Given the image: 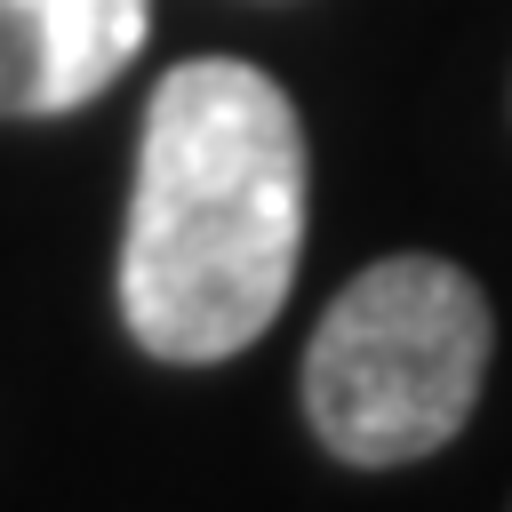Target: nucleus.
Masks as SVG:
<instances>
[{"label": "nucleus", "mask_w": 512, "mask_h": 512, "mask_svg": "<svg viewBox=\"0 0 512 512\" xmlns=\"http://www.w3.org/2000/svg\"><path fill=\"white\" fill-rule=\"evenodd\" d=\"M304 256V120L288 88L240 56L176 64L136 136L120 320L152 360L248 352Z\"/></svg>", "instance_id": "1"}, {"label": "nucleus", "mask_w": 512, "mask_h": 512, "mask_svg": "<svg viewBox=\"0 0 512 512\" xmlns=\"http://www.w3.org/2000/svg\"><path fill=\"white\" fill-rule=\"evenodd\" d=\"M488 296L448 256H384L336 288L304 344V416L344 464H416L448 448L488 384Z\"/></svg>", "instance_id": "2"}, {"label": "nucleus", "mask_w": 512, "mask_h": 512, "mask_svg": "<svg viewBox=\"0 0 512 512\" xmlns=\"http://www.w3.org/2000/svg\"><path fill=\"white\" fill-rule=\"evenodd\" d=\"M152 32V0H0V120L104 96Z\"/></svg>", "instance_id": "3"}]
</instances>
